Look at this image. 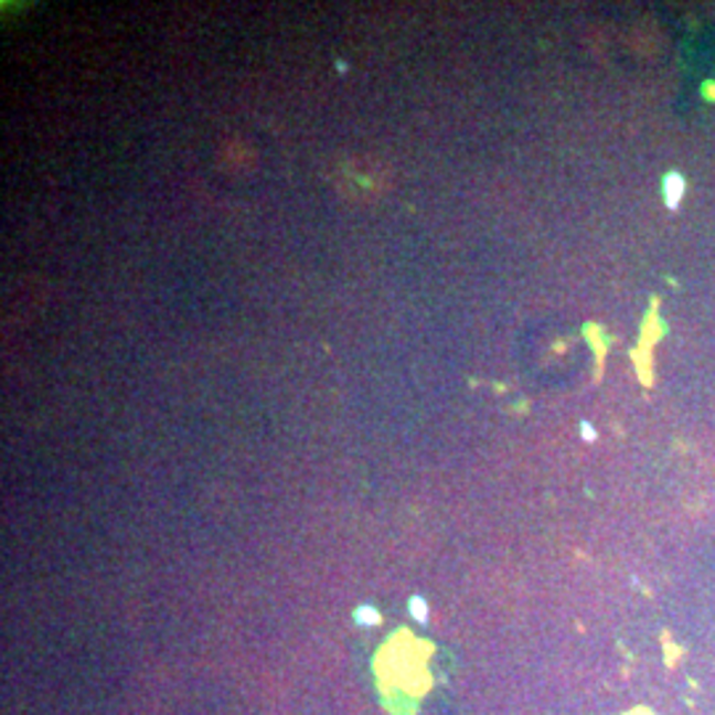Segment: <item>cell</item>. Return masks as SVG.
<instances>
[{
  "label": "cell",
  "mask_w": 715,
  "mask_h": 715,
  "mask_svg": "<svg viewBox=\"0 0 715 715\" xmlns=\"http://www.w3.org/2000/svg\"><path fill=\"white\" fill-rule=\"evenodd\" d=\"M355 620L361 622V626H380V612H376L374 607H369V605H363V607H357L355 609Z\"/></svg>",
  "instance_id": "obj_2"
},
{
  "label": "cell",
  "mask_w": 715,
  "mask_h": 715,
  "mask_svg": "<svg viewBox=\"0 0 715 715\" xmlns=\"http://www.w3.org/2000/svg\"><path fill=\"white\" fill-rule=\"evenodd\" d=\"M681 194H684V181H681V175H668L665 178V196H668V204L675 207L679 204Z\"/></svg>",
  "instance_id": "obj_1"
},
{
  "label": "cell",
  "mask_w": 715,
  "mask_h": 715,
  "mask_svg": "<svg viewBox=\"0 0 715 715\" xmlns=\"http://www.w3.org/2000/svg\"><path fill=\"white\" fill-rule=\"evenodd\" d=\"M408 609H410V615H414L416 620H419V622H427V618H429V612H427V601H424L421 596H410Z\"/></svg>",
  "instance_id": "obj_3"
},
{
  "label": "cell",
  "mask_w": 715,
  "mask_h": 715,
  "mask_svg": "<svg viewBox=\"0 0 715 715\" xmlns=\"http://www.w3.org/2000/svg\"><path fill=\"white\" fill-rule=\"evenodd\" d=\"M580 433H583V437H586V440H594V427H591V424H586V421H583L580 424Z\"/></svg>",
  "instance_id": "obj_4"
}]
</instances>
